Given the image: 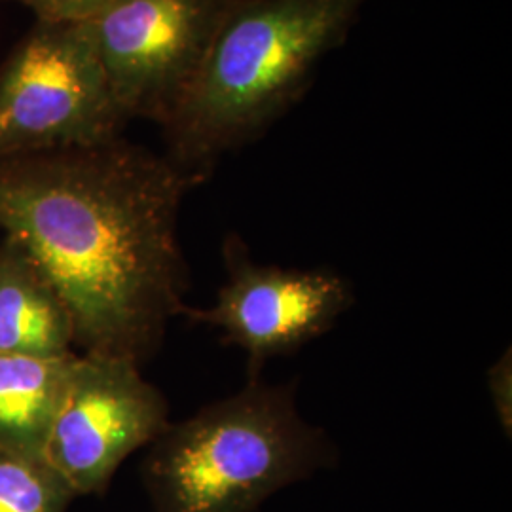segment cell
I'll use <instances>...</instances> for the list:
<instances>
[{"label": "cell", "instance_id": "obj_2", "mask_svg": "<svg viewBox=\"0 0 512 512\" xmlns=\"http://www.w3.org/2000/svg\"><path fill=\"white\" fill-rule=\"evenodd\" d=\"M368 0H232L183 101L164 124L167 158L202 184L220 156L293 103Z\"/></svg>", "mask_w": 512, "mask_h": 512}, {"label": "cell", "instance_id": "obj_4", "mask_svg": "<svg viewBox=\"0 0 512 512\" xmlns=\"http://www.w3.org/2000/svg\"><path fill=\"white\" fill-rule=\"evenodd\" d=\"M118 109L86 23H44L0 67V160L120 137Z\"/></svg>", "mask_w": 512, "mask_h": 512}, {"label": "cell", "instance_id": "obj_9", "mask_svg": "<svg viewBox=\"0 0 512 512\" xmlns=\"http://www.w3.org/2000/svg\"><path fill=\"white\" fill-rule=\"evenodd\" d=\"M0 353V450L44 459L74 357Z\"/></svg>", "mask_w": 512, "mask_h": 512}, {"label": "cell", "instance_id": "obj_1", "mask_svg": "<svg viewBox=\"0 0 512 512\" xmlns=\"http://www.w3.org/2000/svg\"><path fill=\"white\" fill-rule=\"evenodd\" d=\"M198 181L122 137L0 160V232L48 272L74 346L148 363L181 317L179 211Z\"/></svg>", "mask_w": 512, "mask_h": 512}, {"label": "cell", "instance_id": "obj_10", "mask_svg": "<svg viewBox=\"0 0 512 512\" xmlns=\"http://www.w3.org/2000/svg\"><path fill=\"white\" fill-rule=\"evenodd\" d=\"M74 499L44 459L0 450V512H67Z\"/></svg>", "mask_w": 512, "mask_h": 512}, {"label": "cell", "instance_id": "obj_6", "mask_svg": "<svg viewBox=\"0 0 512 512\" xmlns=\"http://www.w3.org/2000/svg\"><path fill=\"white\" fill-rule=\"evenodd\" d=\"M232 0H112L86 21L126 120L164 126L183 101Z\"/></svg>", "mask_w": 512, "mask_h": 512}, {"label": "cell", "instance_id": "obj_8", "mask_svg": "<svg viewBox=\"0 0 512 512\" xmlns=\"http://www.w3.org/2000/svg\"><path fill=\"white\" fill-rule=\"evenodd\" d=\"M71 311L52 277L18 241L0 238V353H74Z\"/></svg>", "mask_w": 512, "mask_h": 512}, {"label": "cell", "instance_id": "obj_12", "mask_svg": "<svg viewBox=\"0 0 512 512\" xmlns=\"http://www.w3.org/2000/svg\"><path fill=\"white\" fill-rule=\"evenodd\" d=\"M488 391L501 429L511 437L512 431V353L511 348L488 368Z\"/></svg>", "mask_w": 512, "mask_h": 512}, {"label": "cell", "instance_id": "obj_5", "mask_svg": "<svg viewBox=\"0 0 512 512\" xmlns=\"http://www.w3.org/2000/svg\"><path fill=\"white\" fill-rule=\"evenodd\" d=\"M226 281L209 308L184 306L192 325L219 330L222 344L247 357V382L262 378L275 357L293 355L327 334L353 306V289L329 268L258 264L249 245L230 232L222 241Z\"/></svg>", "mask_w": 512, "mask_h": 512}, {"label": "cell", "instance_id": "obj_7", "mask_svg": "<svg viewBox=\"0 0 512 512\" xmlns=\"http://www.w3.org/2000/svg\"><path fill=\"white\" fill-rule=\"evenodd\" d=\"M169 403L129 359L76 353L44 461L76 497L103 495L126 459L169 425Z\"/></svg>", "mask_w": 512, "mask_h": 512}, {"label": "cell", "instance_id": "obj_11", "mask_svg": "<svg viewBox=\"0 0 512 512\" xmlns=\"http://www.w3.org/2000/svg\"><path fill=\"white\" fill-rule=\"evenodd\" d=\"M44 23H86L105 10L112 0H16Z\"/></svg>", "mask_w": 512, "mask_h": 512}, {"label": "cell", "instance_id": "obj_3", "mask_svg": "<svg viewBox=\"0 0 512 512\" xmlns=\"http://www.w3.org/2000/svg\"><path fill=\"white\" fill-rule=\"evenodd\" d=\"M336 461L327 431L302 418L296 382L260 378L169 423L141 473L152 512H253Z\"/></svg>", "mask_w": 512, "mask_h": 512}]
</instances>
